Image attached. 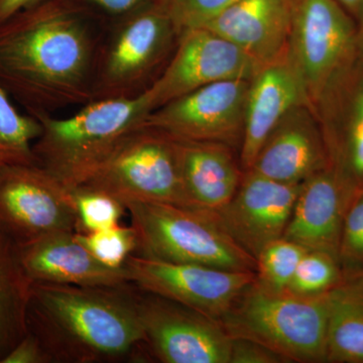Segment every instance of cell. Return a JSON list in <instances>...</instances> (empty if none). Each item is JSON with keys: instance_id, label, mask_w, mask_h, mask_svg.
Returning <instances> with one entry per match:
<instances>
[{"instance_id": "cell-1", "label": "cell", "mask_w": 363, "mask_h": 363, "mask_svg": "<svg viewBox=\"0 0 363 363\" xmlns=\"http://www.w3.org/2000/svg\"><path fill=\"white\" fill-rule=\"evenodd\" d=\"M109 23L77 0L14 14L0 23V86L35 117L89 104Z\"/></svg>"}, {"instance_id": "cell-2", "label": "cell", "mask_w": 363, "mask_h": 363, "mask_svg": "<svg viewBox=\"0 0 363 363\" xmlns=\"http://www.w3.org/2000/svg\"><path fill=\"white\" fill-rule=\"evenodd\" d=\"M28 332L52 363L121 362L142 357L145 339L138 286L33 283Z\"/></svg>"}, {"instance_id": "cell-3", "label": "cell", "mask_w": 363, "mask_h": 363, "mask_svg": "<svg viewBox=\"0 0 363 363\" xmlns=\"http://www.w3.org/2000/svg\"><path fill=\"white\" fill-rule=\"evenodd\" d=\"M150 112L143 94L92 100L67 118L37 116L43 130L33 145L35 164L69 190L80 187Z\"/></svg>"}, {"instance_id": "cell-4", "label": "cell", "mask_w": 363, "mask_h": 363, "mask_svg": "<svg viewBox=\"0 0 363 363\" xmlns=\"http://www.w3.org/2000/svg\"><path fill=\"white\" fill-rule=\"evenodd\" d=\"M334 290L298 296L269 292L255 281L234 301L220 323L231 337L262 344L288 362H326Z\"/></svg>"}, {"instance_id": "cell-5", "label": "cell", "mask_w": 363, "mask_h": 363, "mask_svg": "<svg viewBox=\"0 0 363 363\" xmlns=\"http://www.w3.org/2000/svg\"><path fill=\"white\" fill-rule=\"evenodd\" d=\"M178 39L167 0L113 18L98 56L93 100L143 95L169 63Z\"/></svg>"}, {"instance_id": "cell-6", "label": "cell", "mask_w": 363, "mask_h": 363, "mask_svg": "<svg viewBox=\"0 0 363 363\" xmlns=\"http://www.w3.org/2000/svg\"><path fill=\"white\" fill-rule=\"evenodd\" d=\"M125 207L138 236L135 255L255 272V259L230 238L215 213L166 203L131 202Z\"/></svg>"}, {"instance_id": "cell-7", "label": "cell", "mask_w": 363, "mask_h": 363, "mask_svg": "<svg viewBox=\"0 0 363 363\" xmlns=\"http://www.w3.org/2000/svg\"><path fill=\"white\" fill-rule=\"evenodd\" d=\"M80 187L107 193L124 205L149 202L186 207L175 138L143 125Z\"/></svg>"}, {"instance_id": "cell-8", "label": "cell", "mask_w": 363, "mask_h": 363, "mask_svg": "<svg viewBox=\"0 0 363 363\" xmlns=\"http://www.w3.org/2000/svg\"><path fill=\"white\" fill-rule=\"evenodd\" d=\"M288 55L313 106L358 58L357 23L336 0H294Z\"/></svg>"}, {"instance_id": "cell-9", "label": "cell", "mask_w": 363, "mask_h": 363, "mask_svg": "<svg viewBox=\"0 0 363 363\" xmlns=\"http://www.w3.org/2000/svg\"><path fill=\"white\" fill-rule=\"evenodd\" d=\"M0 230L18 247L58 233H75L71 190L38 164L0 168Z\"/></svg>"}, {"instance_id": "cell-10", "label": "cell", "mask_w": 363, "mask_h": 363, "mask_svg": "<svg viewBox=\"0 0 363 363\" xmlns=\"http://www.w3.org/2000/svg\"><path fill=\"white\" fill-rule=\"evenodd\" d=\"M145 350L166 363H229L233 337L220 322L138 288Z\"/></svg>"}, {"instance_id": "cell-11", "label": "cell", "mask_w": 363, "mask_h": 363, "mask_svg": "<svg viewBox=\"0 0 363 363\" xmlns=\"http://www.w3.org/2000/svg\"><path fill=\"white\" fill-rule=\"evenodd\" d=\"M250 81L228 79L203 86L150 112L142 125L175 140L240 149Z\"/></svg>"}, {"instance_id": "cell-12", "label": "cell", "mask_w": 363, "mask_h": 363, "mask_svg": "<svg viewBox=\"0 0 363 363\" xmlns=\"http://www.w3.org/2000/svg\"><path fill=\"white\" fill-rule=\"evenodd\" d=\"M131 284L220 322L255 272L228 271L133 255L126 260Z\"/></svg>"}, {"instance_id": "cell-13", "label": "cell", "mask_w": 363, "mask_h": 363, "mask_svg": "<svg viewBox=\"0 0 363 363\" xmlns=\"http://www.w3.org/2000/svg\"><path fill=\"white\" fill-rule=\"evenodd\" d=\"M259 68L245 52L220 35L207 28H194L179 37L169 63L143 94L152 112L217 81L252 80Z\"/></svg>"}, {"instance_id": "cell-14", "label": "cell", "mask_w": 363, "mask_h": 363, "mask_svg": "<svg viewBox=\"0 0 363 363\" xmlns=\"http://www.w3.org/2000/svg\"><path fill=\"white\" fill-rule=\"evenodd\" d=\"M329 166L357 197L363 191V64L359 58L327 86L313 106Z\"/></svg>"}, {"instance_id": "cell-15", "label": "cell", "mask_w": 363, "mask_h": 363, "mask_svg": "<svg viewBox=\"0 0 363 363\" xmlns=\"http://www.w3.org/2000/svg\"><path fill=\"white\" fill-rule=\"evenodd\" d=\"M301 185L243 171L233 199L214 213L230 238L255 259L269 243L283 238Z\"/></svg>"}, {"instance_id": "cell-16", "label": "cell", "mask_w": 363, "mask_h": 363, "mask_svg": "<svg viewBox=\"0 0 363 363\" xmlns=\"http://www.w3.org/2000/svg\"><path fill=\"white\" fill-rule=\"evenodd\" d=\"M328 167L317 117L309 105H298L267 135L250 169L272 180L298 185Z\"/></svg>"}, {"instance_id": "cell-17", "label": "cell", "mask_w": 363, "mask_h": 363, "mask_svg": "<svg viewBox=\"0 0 363 363\" xmlns=\"http://www.w3.org/2000/svg\"><path fill=\"white\" fill-rule=\"evenodd\" d=\"M18 250L23 271L33 283L86 286L131 284L126 266L102 264L77 240L75 233L50 234Z\"/></svg>"}, {"instance_id": "cell-18", "label": "cell", "mask_w": 363, "mask_h": 363, "mask_svg": "<svg viewBox=\"0 0 363 363\" xmlns=\"http://www.w3.org/2000/svg\"><path fill=\"white\" fill-rule=\"evenodd\" d=\"M298 105H309L305 86L288 52L260 67L250 81L240 145L243 171L252 168L262 143L279 121ZM312 108V107H311Z\"/></svg>"}, {"instance_id": "cell-19", "label": "cell", "mask_w": 363, "mask_h": 363, "mask_svg": "<svg viewBox=\"0 0 363 363\" xmlns=\"http://www.w3.org/2000/svg\"><path fill=\"white\" fill-rule=\"evenodd\" d=\"M354 198L330 166L322 169L301 185L283 238L338 257L344 217Z\"/></svg>"}, {"instance_id": "cell-20", "label": "cell", "mask_w": 363, "mask_h": 363, "mask_svg": "<svg viewBox=\"0 0 363 363\" xmlns=\"http://www.w3.org/2000/svg\"><path fill=\"white\" fill-rule=\"evenodd\" d=\"M293 13L294 0H238L204 28L262 67L288 52Z\"/></svg>"}, {"instance_id": "cell-21", "label": "cell", "mask_w": 363, "mask_h": 363, "mask_svg": "<svg viewBox=\"0 0 363 363\" xmlns=\"http://www.w3.org/2000/svg\"><path fill=\"white\" fill-rule=\"evenodd\" d=\"M186 208L214 213L233 199L243 169L225 143L176 140Z\"/></svg>"}, {"instance_id": "cell-22", "label": "cell", "mask_w": 363, "mask_h": 363, "mask_svg": "<svg viewBox=\"0 0 363 363\" xmlns=\"http://www.w3.org/2000/svg\"><path fill=\"white\" fill-rule=\"evenodd\" d=\"M32 284L21 266L18 245L0 230V363L28 334Z\"/></svg>"}, {"instance_id": "cell-23", "label": "cell", "mask_w": 363, "mask_h": 363, "mask_svg": "<svg viewBox=\"0 0 363 363\" xmlns=\"http://www.w3.org/2000/svg\"><path fill=\"white\" fill-rule=\"evenodd\" d=\"M326 362L363 363V286L347 278L334 290L327 325Z\"/></svg>"}, {"instance_id": "cell-24", "label": "cell", "mask_w": 363, "mask_h": 363, "mask_svg": "<svg viewBox=\"0 0 363 363\" xmlns=\"http://www.w3.org/2000/svg\"><path fill=\"white\" fill-rule=\"evenodd\" d=\"M37 117L21 114L0 86V168L35 164L33 145L42 133Z\"/></svg>"}, {"instance_id": "cell-25", "label": "cell", "mask_w": 363, "mask_h": 363, "mask_svg": "<svg viewBox=\"0 0 363 363\" xmlns=\"http://www.w3.org/2000/svg\"><path fill=\"white\" fill-rule=\"evenodd\" d=\"M306 252L285 238L272 241L255 259V283L269 292H286Z\"/></svg>"}, {"instance_id": "cell-26", "label": "cell", "mask_w": 363, "mask_h": 363, "mask_svg": "<svg viewBox=\"0 0 363 363\" xmlns=\"http://www.w3.org/2000/svg\"><path fill=\"white\" fill-rule=\"evenodd\" d=\"M337 257L329 252L308 250L298 262L286 292L316 296L338 288L345 281Z\"/></svg>"}, {"instance_id": "cell-27", "label": "cell", "mask_w": 363, "mask_h": 363, "mask_svg": "<svg viewBox=\"0 0 363 363\" xmlns=\"http://www.w3.org/2000/svg\"><path fill=\"white\" fill-rule=\"evenodd\" d=\"M76 213V231L90 233L121 223L128 213L125 205L113 196L87 187L72 189Z\"/></svg>"}, {"instance_id": "cell-28", "label": "cell", "mask_w": 363, "mask_h": 363, "mask_svg": "<svg viewBox=\"0 0 363 363\" xmlns=\"http://www.w3.org/2000/svg\"><path fill=\"white\" fill-rule=\"evenodd\" d=\"M77 240L99 262L106 266L121 267L138 252V236L133 226L121 223L90 233H75Z\"/></svg>"}, {"instance_id": "cell-29", "label": "cell", "mask_w": 363, "mask_h": 363, "mask_svg": "<svg viewBox=\"0 0 363 363\" xmlns=\"http://www.w3.org/2000/svg\"><path fill=\"white\" fill-rule=\"evenodd\" d=\"M338 259L346 279L363 271V191L351 202L344 217Z\"/></svg>"}, {"instance_id": "cell-30", "label": "cell", "mask_w": 363, "mask_h": 363, "mask_svg": "<svg viewBox=\"0 0 363 363\" xmlns=\"http://www.w3.org/2000/svg\"><path fill=\"white\" fill-rule=\"evenodd\" d=\"M238 0H167L171 20L178 37L206 26Z\"/></svg>"}, {"instance_id": "cell-31", "label": "cell", "mask_w": 363, "mask_h": 363, "mask_svg": "<svg viewBox=\"0 0 363 363\" xmlns=\"http://www.w3.org/2000/svg\"><path fill=\"white\" fill-rule=\"evenodd\" d=\"M286 358L262 344L245 338H233L229 363H281Z\"/></svg>"}, {"instance_id": "cell-32", "label": "cell", "mask_w": 363, "mask_h": 363, "mask_svg": "<svg viewBox=\"0 0 363 363\" xmlns=\"http://www.w3.org/2000/svg\"><path fill=\"white\" fill-rule=\"evenodd\" d=\"M2 363H52L48 353L37 338L28 332Z\"/></svg>"}, {"instance_id": "cell-33", "label": "cell", "mask_w": 363, "mask_h": 363, "mask_svg": "<svg viewBox=\"0 0 363 363\" xmlns=\"http://www.w3.org/2000/svg\"><path fill=\"white\" fill-rule=\"evenodd\" d=\"M77 1L87 4L100 13L111 16V18H116L130 13L154 0H77Z\"/></svg>"}, {"instance_id": "cell-34", "label": "cell", "mask_w": 363, "mask_h": 363, "mask_svg": "<svg viewBox=\"0 0 363 363\" xmlns=\"http://www.w3.org/2000/svg\"><path fill=\"white\" fill-rule=\"evenodd\" d=\"M45 1L47 0H0V23L9 20L14 14Z\"/></svg>"}, {"instance_id": "cell-35", "label": "cell", "mask_w": 363, "mask_h": 363, "mask_svg": "<svg viewBox=\"0 0 363 363\" xmlns=\"http://www.w3.org/2000/svg\"><path fill=\"white\" fill-rule=\"evenodd\" d=\"M348 13L359 21L363 16V0H336Z\"/></svg>"}, {"instance_id": "cell-36", "label": "cell", "mask_w": 363, "mask_h": 363, "mask_svg": "<svg viewBox=\"0 0 363 363\" xmlns=\"http://www.w3.org/2000/svg\"><path fill=\"white\" fill-rule=\"evenodd\" d=\"M357 52L358 58L363 64V16L357 21Z\"/></svg>"}, {"instance_id": "cell-37", "label": "cell", "mask_w": 363, "mask_h": 363, "mask_svg": "<svg viewBox=\"0 0 363 363\" xmlns=\"http://www.w3.org/2000/svg\"><path fill=\"white\" fill-rule=\"evenodd\" d=\"M350 278H354L355 279H357V281L363 286V271L359 272V274H355V276L350 277Z\"/></svg>"}]
</instances>
